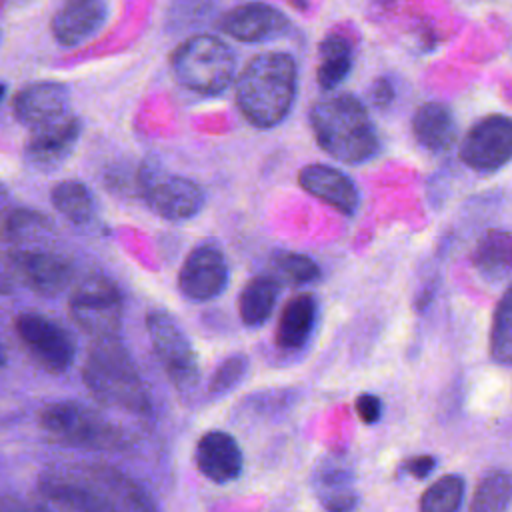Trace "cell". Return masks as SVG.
Segmentation results:
<instances>
[{"mask_svg":"<svg viewBox=\"0 0 512 512\" xmlns=\"http://www.w3.org/2000/svg\"><path fill=\"white\" fill-rule=\"evenodd\" d=\"M320 62L316 68V82L324 90L342 84L352 68V46L340 34H328L318 46Z\"/></svg>","mask_w":512,"mask_h":512,"instance_id":"cell-25","label":"cell"},{"mask_svg":"<svg viewBox=\"0 0 512 512\" xmlns=\"http://www.w3.org/2000/svg\"><path fill=\"white\" fill-rule=\"evenodd\" d=\"M68 100L70 96L64 84L42 80L28 84L12 98V114L20 124L32 130L68 114Z\"/></svg>","mask_w":512,"mask_h":512,"instance_id":"cell-16","label":"cell"},{"mask_svg":"<svg viewBox=\"0 0 512 512\" xmlns=\"http://www.w3.org/2000/svg\"><path fill=\"white\" fill-rule=\"evenodd\" d=\"M318 304L316 298L308 292L292 296L278 318L276 326V344L284 350H298L302 348L316 324Z\"/></svg>","mask_w":512,"mask_h":512,"instance_id":"cell-22","label":"cell"},{"mask_svg":"<svg viewBox=\"0 0 512 512\" xmlns=\"http://www.w3.org/2000/svg\"><path fill=\"white\" fill-rule=\"evenodd\" d=\"M170 68L184 88L202 96H216L230 86L236 58L230 46L218 36L196 34L174 48Z\"/></svg>","mask_w":512,"mask_h":512,"instance_id":"cell-5","label":"cell"},{"mask_svg":"<svg viewBox=\"0 0 512 512\" xmlns=\"http://www.w3.org/2000/svg\"><path fill=\"white\" fill-rule=\"evenodd\" d=\"M412 134L416 142L432 154L450 150L456 140V122L452 110L442 102H424L414 112Z\"/></svg>","mask_w":512,"mask_h":512,"instance_id":"cell-21","label":"cell"},{"mask_svg":"<svg viewBox=\"0 0 512 512\" xmlns=\"http://www.w3.org/2000/svg\"><path fill=\"white\" fill-rule=\"evenodd\" d=\"M38 422L56 440L76 448L102 450L122 444V430L78 402H52L40 410Z\"/></svg>","mask_w":512,"mask_h":512,"instance_id":"cell-6","label":"cell"},{"mask_svg":"<svg viewBox=\"0 0 512 512\" xmlns=\"http://www.w3.org/2000/svg\"><path fill=\"white\" fill-rule=\"evenodd\" d=\"M14 330L38 366L54 374L70 368L76 344L58 322L36 312H22L14 320Z\"/></svg>","mask_w":512,"mask_h":512,"instance_id":"cell-10","label":"cell"},{"mask_svg":"<svg viewBox=\"0 0 512 512\" xmlns=\"http://www.w3.org/2000/svg\"><path fill=\"white\" fill-rule=\"evenodd\" d=\"M490 354L500 364H512V284L498 300L492 316Z\"/></svg>","mask_w":512,"mask_h":512,"instance_id":"cell-28","label":"cell"},{"mask_svg":"<svg viewBox=\"0 0 512 512\" xmlns=\"http://www.w3.org/2000/svg\"><path fill=\"white\" fill-rule=\"evenodd\" d=\"M80 130L82 124L72 112L32 128L24 148L26 160L36 168H54L62 164L72 154L80 138Z\"/></svg>","mask_w":512,"mask_h":512,"instance_id":"cell-13","label":"cell"},{"mask_svg":"<svg viewBox=\"0 0 512 512\" xmlns=\"http://www.w3.org/2000/svg\"><path fill=\"white\" fill-rule=\"evenodd\" d=\"M298 182L310 196L322 200L344 216H352L358 208V188L338 168L328 164H308L298 172Z\"/></svg>","mask_w":512,"mask_h":512,"instance_id":"cell-17","label":"cell"},{"mask_svg":"<svg viewBox=\"0 0 512 512\" xmlns=\"http://www.w3.org/2000/svg\"><path fill=\"white\" fill-rule=\"evenodd\" d=\"M18 278L42 296H56L72 282L74 270L68 258L50 250H12Z\"/></svg>","mask_w":512,"mask_h":512,"instance_id":"cell-14","label":"cell"},{"mask_svg":"<svg viewBox=\"0 0 512 512\" xmlns=\"http://www.w3.org/2000/svg\"><path fill=\"white\" fill-rule=\"evenodd\" d=\"M288 18L274 6L264 2H246L232 10H228L218 28L240 40V42H262L270 38H278L288 30Z\"/></svg>","mask_w":512,"mask_h":512,"instance_id":"cell-15","label":"cell"},{"mask_svg":"<svg viewBox=\"0 0 512 512\" xmlns=\"http://www.w3.org/2000/svg\"><path fill=\"white\" fill-rule=\"evenodd\" d=\"M106 14L104 0H62L52 18V34L62 46H78L102 28Z\"/></svg>","mask_w":512,"mask_h":512,"instance_id":"cell-19","label":"cell"},{"mask_svg":"<svg viewBox=\"0 0 512 512\" xmlns=\"http://www.w3.org/2000/svg\"><path fill=\"white\" fill-rule=\"evenodd\" d=\"M248 372V358L242 354H232L224 358L218 368L212 372L208 382V392L212 396H222L230 392Z\"/></svg>","mask_w":512,"mask_h":512,"instance_id":"cell-32","label":"cell"},{"mask_svg":"<svg viewBox=\"0 0 512 512\" xmlns=\"http://www.w3.org/2000/svg\"><path fill=\"white\" fill-rule=\"evenodd\" d=\"M278 290L280 286L274 276H254L238 296L240 320L252 328L264 324L276 306Z\"/></svg>","mask_w":512,"mask_h":512,"instance_id":"cell-24","label":"cell"},{"mask_svg":"<svg viewBox=\"0 0 512 512\" xmlns=\"http://www.w3.org/2000/svg\"><path fill=\"white\" fill-rule=\"evenodd\" d=\"M198 470L216 484L232 482L240 476L244 458L234 436L222 430L206 432L196 444Z\"/></svg>","mask_w":512,"mask_h":512,"instance_id":"cell-18","label":"cell"},{"mask_svg":"<svg viewBox=\"0 0 512 512\" xmlns=\"http://www.w3.org/2000/svg\"><path fill=\"white\" fill-rule=\"evenodd\" d=\"M4 232H6V238L10 242L20 246L24 242L38 240L44 234H48L50 232V222L40 212H34V210H28V208H16L6 216Z\"/></svg>","mask_w":512,"mask_h":512,"instance_id":"cell-30","label":"cell"},{"mask_svg":"<svg viewBox=\"0 0 512 512\" xmlns=\"http://www.w3.org/2000/svg\"><path fill=\"white\" fill-rule=\"evenodd\" d=\"M138 188L146 204L172 222L188 220L204 206V192L194 180L164 170L154 158L140 164Z\"/></svg>","mask_w":512,"mask_h":512,"instance_id":"cell-7","label":"cell"},{"mask_svg":"<svg viewBox=\"0 0 512 512\" xmlns=\"http://www.w3.org/2000/svg\"><path fill=\"white\" fill-rule=\"evenodd\" d=\"M298 70L286 52L256 54L236 80V104L256 128L280 124L296 98Z\"/></svg>","mask_w":512,"mask_h":512,"instance_id":"cell-2","label":"cell"},{"mask_svg":"<svg viewBox=\"0 0 512 512\" xmlns=\"http://www.w3.org/2000/svg\"><path fill=\"white\" fill-rule=\"evenodd\" d=\"M460 160L476 172H496L512 160V116L488 114L476 120L460 144Z\"/></svg>","mask_w":512,"mask_h":512,"instance_id":"cell-11","label":"cell"},{"mask_svg":"<svg viewBox=\"0 0 512 512\" xmlns=\"http://www.w3.org/2000/svg\"><path fill=\"white\" fill-rule=\"evenodd\" d=\"M464 498V480L448 474L430 484L420 496V512H458Z\"/></svg>","mask_w":512,"mask_h":512,"instance_id":"cell-29","label":"cell"},{"mask_svg":"<svg viewBox=\"0 0 512 512\" xmlns=\"http://www.w3.org/2000/svg\"><path fill=\"white\" fill-rule=\"evenodd\" d=\"M274 268L282 278H286L292 284H310L320 276L318 264L312 258L298 252L274 254Z\"/></svg>","mask_w":512,"mask_h":512,"instance_id":"cell-31","label":"cell"},{"mask_svg":"<svg viewBox=\"0 0 512 512\" xmlns=\"http://www.w3.org/2000/svg\"><path fill=\"white\" fill-rule=\"evenodd\" d=\"M4 94H6V86L0 82V102H2V98H4Z\"/></svg>","mask_w":512,"mask_h":512,"instance_id":"cell-38","label":"cell"},{"mask_svg":"<svg viewBox=\"0 0 512 512\" xmlns=\"http://www.w3.org/2000/svg\"><path fill=\"white\" fill-rule=\"evenodd\" d=\"M436 460L432 456H416L408 462H404V470L414 478H426L434 470Z\"/></svg>","mask_w":512,"mask_h":512,"instance_id":"cell-36","label":"cell"},{"mask_svg":"<svg viewBox=\"0 0 512 512\" xmlns=\"http://www.w3.org/2000/svg\"><path fill=\"white\" fill-rule=\"evenodd\" d=\"M36 512H48V510H36Z\"/></svg>","mask_w":512,"mask_h":512,"instance_id":"cell-41","label":"cell"},{"mask_svg":"<svg viewBox=\"0 0 512 512\" xmlns=\"http://www.w3.org/2000/svg\"><path fill=\"white\" fill-rule=\"evenodd\" d=\"M228 284V264L214 244H198L186 256L180 274V292L194 302H206L222 294Z\"/></svg>","mask_w":512,"mask_h":512,"instance_id":"cell-12","label":"cell"},{"mask_svg":"<svg viewBox=\"0 0 512 512\" xmlns=\"http://www.w3.org/2000/svg\"><path fill=\"white\" fill-rule=\"evenodd\" d=\"M394 84L386 78V76H380L376 78L372 84H370V102L376 106V108H386L394 102Z\"/></svg>","mask_w":512,"mask_h":512,"instance_id":"cell-34","label":"cell"},{"mask_svg":"<svg viewBox=\"0 0 512 512\" xmlns=\"http://www.w3.org/2000/svg\"><path fill=\"white\" fill-rule=\"evenodd\" d=\"M16 280H20V278H18L16 264H14V258L10 252L0 260V292H10L14 288Z\"/></svg>","mask_w":512,"mask_h":512,"instance_id":"cell-35","label":"cell"},{"mask_svg":"<svg viewBox=\"0 0 512 512\" xmlns=\"http://www.w3.org/2000/svg\"><path fill=\"white\" fill-rule=\"evenodd\" d=\"M308 118L318 146L344 164L368 162L380 150L374 122L352 94H334L314 102Z\"/></svg>","mask_w":512,"mask_h":512,"instance_id":"cell-3","label":"cell"},{"mask_svg":"<svg viewBox=\"0 0 512 512\" xmlns=\"http://www.w3.org/2000/svg\"><path fill=\"white\" fill-rule=\"evenodd\" d=\"M294 8H298V10H306L308 8V0H288Z\"/></svg>","mask_w":512,"mask_h":512,"instance_id":"cell-37","label":"cell"},{"mask_svg":"<svg viewBox=\"0 0 512 512\" xmlns=\"http://www.w3.org/2000/svg\"><path fill=\"white\" fill-rule=\"evenodd\" d=\"M512 502V474L494 470L486 474L470 502V512H506Z\"/></svg>","mask_w":512,"mask_h":512,"instance_id":"cell-27","label":"cell"},{"mask_svg":"<svg viewBox=\"0 0 512 512\" xmlns=\"http://www.w3.org/2000/svg\"><path fill=\"white\" fill-rule=\"evenodd\" d=\"M314 488L326 512H352L358 504V494L352 488V468L340 456H330L318 464Z\"/></svg>","mask_w":512,"mask_h":512,"instance_id":"cell-20","label":"cell"},{"mask_svg":"<svg viewBox=\"0 0 512 512\" xmlns=\"http://www.w3.org/2000/svg\"><path fill=\"white\" fill-rule=\"evenodd\" d=\"M2 196H4V190H2V188H0V198H2Z\"/></svg>","mask_w":512,"mask_h":512,"instance_id":"cell-40","label":"cell"},{"mask_svg":"<svg viewBox=\"0 0 512 512\" xmlns=\"http://www.w3.org/2000/svg\"><path fill=\"white\" fill-rule=\"evenodd\" d=\"M84 382L106 406L134 414L150 410L144 382L118 336L94 338L84 364Z\"/></svg>","mask_w":512,"mask_h":512,"instance_id":"cell-4","label":"cell"},{"mask_svg":"<svg viewBox=\"0 0 512 512\" xmlns=\"http://www.w3.org/2000/svg\"><path fill=\"white\" fill-rule=\"evenodd\" d=\"M146 330L172 384L184 394L194 390L200 380V366L196 352L178 322L164 310H150L146 314Z\"/></svg>","mask_w":512,"mask_h":512,"instance_id":"cell-8","label":"cell"},{"mask_svg":"<svg viewBox=\"0 0 512 512\" xmlns=\"http://www.w3.org/2000/svg\"><path fill=\"white\" fill-rule=\"evenodd\" d=\"M50 200L54 208L74 224H88L96 212L94 196L80 180L58 182L50 192Z\"/></svg>","mask_w":512,"mask_h":512,"instance_id":"cell-26","label":"cell"},{"mask_svg":"<svg viewBox=\"0 0 512 512\" xmlns=\"http://www.w3.org/2000/svg\"><path fill=\"white\" fill-rule=\"evenodd\" d=\"M4 362H6V358H4V352H2V348H0V368L4 366Z\"/></svg>","mask_w":512,"mask_h":512,"instance_id":"cell-39","label":"cell"},{"mask_svg":"<svg viewBox=\"0 0 512 512\" xmlns=\"http://www.w3.org/2000/svg\"><path fill=\"white\" fill-rule=\"evenodd\" d=\"M356 414L360 416V420L362 422H366V424H374V422H378L380 420V416H382V402H380V398L378 396H374V394H360L358 398H356Z\"/></svg>","mask_w":512,"mask_h":512,"instance_id":"cell-33","label":"cell"},{"mask_svg":"<svg viewBox=\"0 0 512 512\" xmlns=\"http://www.w3.org/2000/svg\"><path fill=\"white\" fill-rule=\"evenodd\" d=\"M68 308L76 326L90 336H118L122 322V294L112 280L104 276L82 280L74 288Z\"/></svg>","mask_w":512,"mask_h":512,"instance_id":"cell-9","label":"cell"},{"mask_svg":"<svg viewBox=\"0 0 512 512\" xmlns=\"http://www.w3.org/2000/svg\"><path fill=\"white\" fill-rule=\"evenodd\" d=\"M40 490L70 512H158L132 478L106 464L48 470Z\"/></svg>","mask_w":512,"mask_h":512,"instance_id":"cell-1","label":"cell"},{"mask_svg":"<svg viewBox=\"0 0 512 512\" xmlns=\"http://www.w3.org/2000/svg\"><path fill=\"white\" fill-rule=\"evenodd\" d=\"M470 262L488 282H500L512 272V232L486 230L472 248Z\"/></svg>","mask_w":512,"mask_h":512,"instance_id":"cell-23","label":"cell"}]
</instances>
